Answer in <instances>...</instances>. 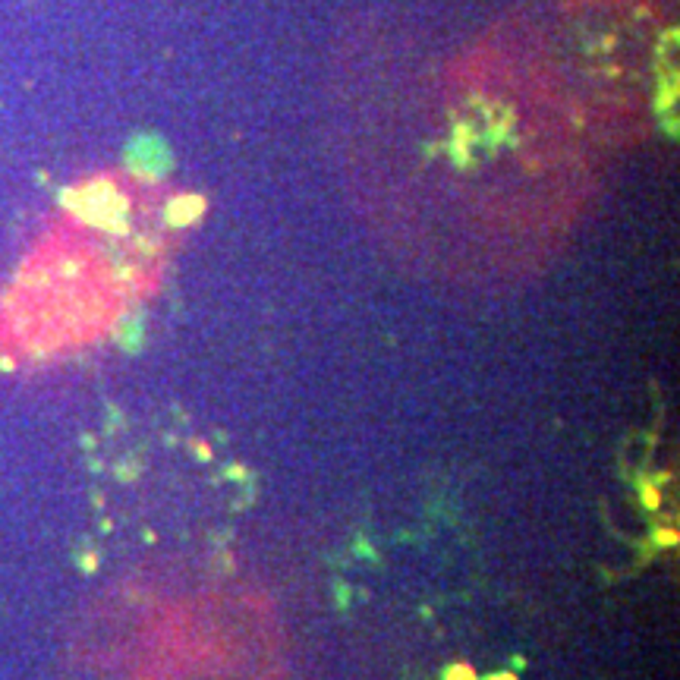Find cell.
<instances>
[{
	"mask_svg": "<svg viewBox=\"0 0 680 680\" xmlns=\"http://www.w3.org/2000/svg\"><path fill=\"white\" fill-rule=\"evenodd\" d=\"M450 680H473V674L466 671V674H450Z\"/></svg>",
	"mask_w": 680,
	"mask_h": 680,
	"instance_id": "cell-1",
	"label": "cell"
}]
</instances>
